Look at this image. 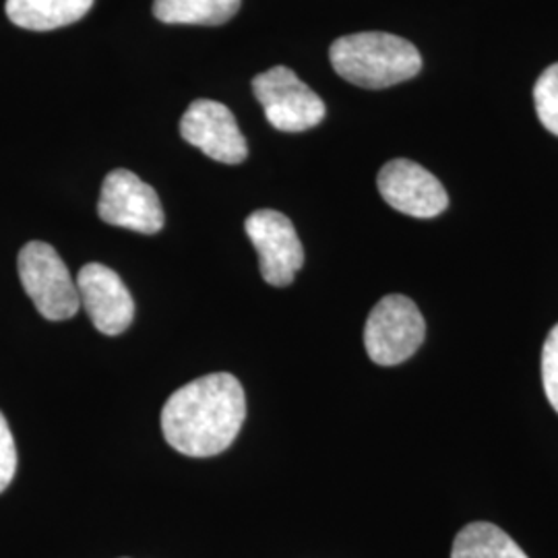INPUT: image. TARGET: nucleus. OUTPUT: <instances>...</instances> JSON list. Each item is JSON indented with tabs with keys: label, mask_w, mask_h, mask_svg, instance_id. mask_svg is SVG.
I'll return each mask as SVG.
<instances>
[{
	"label": "nucleus",
	"mask_w": 558,
	"mask_h": 558,
	"mask_svg": "<svg viewBox=\"0 0 558 558\" xmlns=\"http://www.w3.org/2000/svg\"><path fill=\"white\" fill-rule=\"evenodd\" d=\"M81 306L104 336L124 333L135 319V300L117 271L87 263L77 276Z\"/></svg>",
	"instance_id": "10"
},
{
	"label": "nucleus",
	"mask_w": 558,
	"mask_h": 558,
	"mask_svg": "<svg viewBox=\"0 0 558 558\" xmlns=\"http://www.w3.org/2000/svg\"><path fill=\"white\" fill-rule=\"evenodd\" d=\"M240 4L242 0H156L154 15L170 25H223Z\"/></svg>",
	"instance_id": "13"
},
{
	"label": "nucleus",
	"mask_w": 558,
	"mask_h": 558,
	"mask_svg": "<svg viewBox=\"0 0 558 558\" xmlns=\"http://www.w3.org/2000/svg\"><path fill=\"white\" fill-rule=\"evenodd\" d=\"M542 385L558 414V325L553 327L542 348Z\"/></svg>",
	"instance_id": "15"
},
{
	"label": "nucleus",
	"mask_w": 558,
	"mask_h": 558,
	"mask_svg": "<svg viewBox=\"0 0 558 558\" xmlns=\"http://www.w3.org/2000/svg\"><path fill=\"white\" fill-rule=\"evenodd\" d=\"M267 122L281 133H302L325 120V101L288 66H274L253 80Z\"/></svg>",
	"instance_id": "5"
},
{
	"label": "nucleus",
	"mask_w": 558,
	"mask_h": 558,
	"mask_svg": "<svg viewBox=\"0 0 558 558\" xmlns=\"http://www.w3.org/2000/svg\"><path fill=\"white\" fill-rule=\"evenodd\" d=\"M180 135L207 158L236 166L246 160L248 145L232 110L220 101H193L180 120Z\"/></svg>",
	"instance_id": "9"
},
{
	"label": "nucleus",
	"mask_w": 558,
	"mask_h": 558,
	"mask_svg": "<svg viewBox=\"0 0 558 558\" xmlns=\"http://www.w3.org/2000/svg\"><path fill=\"white\" fill-rule=\"evenodd\" d=\"M534 104L539 122L558 137V62L550 64L536 81Z\"/></svg>",
	"instance_id": "14"
},
{
	"label": "nucleus",
	"mask_w": 558,
	"mask_h": 558,
	"mask_svg": "<svg viewBox=\"0 0 558 558\" xmlns=\"http://www.w3.org/2000/svg\"><path fill=\"white\" fill-rule=\"evenodd\" d=\"M377 186L383 199L410 218L430 220L449 207V195L440 180L416 161H387L380 168Z\"/></svg>",
	"instance_id": "8"
},
{
	"label": "nucleus",
	"mask_w": 558,
	"mask_h": 558,
	"mask_svg": "<svg viewBox=\"0 0 558 558\" xmlns=\"http://www.w3.org/2000/svg\"><path fill=\"white\" fill-rule=\"evenodd\" d=\"M17 472V447L11 435V428L4 416L0 414V493L9 488Z\"/></svg>",
	"instance_id": "16"
},
{
	"label": "nucleus",
	"mask_w": 558,
	"mask_h": 558,
	"mask_svg": "<svg viewBox=\"0 0 558 558\" xmlns=\"http://www.w3.org/2000/svg\"><path fill=\"white\" fill-rule=\"evenodd\" d=\"M244 230L259 253L263 279L276 288L290 286L304 265V248L290 218L259 209L246 218Z\"/></svg>",
	"instance_id": "7"
},
{
	"label": "nucleus",
	"mask_w": 558,
	"mask_h": 558,
	"mask_svg": "<svg viewBox=\"0 0 558 558\" xmlns=\"http://www.w3.org/2000/svg\"><path fill=\"white\" fill-rule=\"evenodd\" d=\"M94 0H7L9 20L29 32H52L83 20Z\"/></svg>",
	"instance_id": "11"
},
{
	"label": "nucleus",
	"mask_w": 558,
	"mask_h": 558,
	"mask_svg": "<svg viewBox=\"0 0 558 558\" xmlns=\"http://www.w3.org/2000/svg\"><path fill=\"white\" fill-rule=\"evenodd\" d=\"M17 267L23 290L44 319L69 320L80 313L77 283L50 244L40 240L25 244Z\"/></svg>",
	"instance_id": "3"
},
{
	"label": "nucleus",
	"mask_w": 558,
	"mask_h": 558,
	"mask_svg": "<svg viewBox=\"0 0 558 558\" xmlns=\"http://www.w3.org/2000/svg\"><path fill=\"white\" fill-rule=\"evenodd\" d=\"M329 60L341 80L364 89H385L416 77L422 57L412 41L385 32H360L331 44Z\"/></svg>",
	"instance_id": "2"
},
{
	"label": "nucleus",
	"mask_w": 558,
	"mask_h": 558,
	"mask_svg": "<svg viewBox=\"0 0 558 558\" xmlns=\"http://www.w3.org/2000/svg\"><path fill=\"white\" fill-rule=\"evenodd\" d=\"M451 558H527V555L495 523L476 521L456 536Z\"/></svg>",
	"instance_id": "12"
},
{
	"label": "nucleus",
	"mask_w": 558,
	"mask_h": 558,
	"mask_svg": "<svg viewBox=\"0 0 558 558\" xmlns=\"http://www.w3.org/2000/svg\"><path fill=\"white\" fill-rule=\"evenodd\" d=\"M424 338L426 323L416 302L401 294L379 300L364 327L366 354L379 366H398L412 359Z\"/></svg>",
	"instance_id": "4"
},
{
	"label": "nucleus",
	"mask_w": 558,
	"mask_h": 558,
	"mask_svg": "<svg viewBox=\"0 0 558 558\" xmlns=\"http://www.w3.org/2000/svg\"><path fill=\"white\" fill-rule=\"evenodd\" d=\"M246 416L240 380L214 373L174 391L161 410V433L172 449L189 458H214L236 437Z\"/></svg>",
	"instance_id": "1"
},
{
	"label": "nucleus",
	"mask_w": 558,
	"mask_h": 558,
	"mask_svg": "<svg viewBox=\"0 0 558 558\" xmlns=\"http://www.w3.org/2000/svg\"><path fill=\"white\" fill-rule=\"evenodd\" d=\"M98 216L101 221L140 234H158L163 207L158 193L131 170H112L101 184Z\"/></svg>",
	"instance_id": "6"
}]
</instances>
